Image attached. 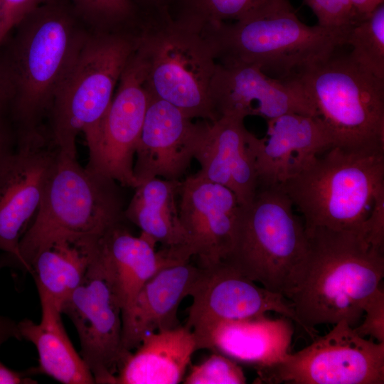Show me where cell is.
Here are the masks:
<instances>
[{
  "label": "cell",
  "instance_id": "obj_1",
  "mask_svg": "<svg viewBox=\"0 0 384 384\" xmlns=\"http://www.w3.org/2000/svg\"><path fill=\"white\" fill-rule=\"evenodd\" d=\"M306 250L282 291L299 324L311 336L315 326L346 321L355 327L381 287L384 250L361 232L305 228Z\"/></svg>",
  "mask_w": 384,
  "mask_h": 384
},
{
  "label": "cell",
  "instance_id": "obj_2",
  "mask_svg": "<svg viewBox=\"0 0 384 384\" xmlns=\"http://www.w3.org/2000/svg\"><path fill=\"white\" fill-rule=\"evenodd\" d=\"M90 31L65 0H48L11 31L9 41H3L0 80L16 138L46 126L43 121Z\"/></svg>",
  "mask_w": 384,
  "mask_h": 384
},
{
  "label": "cell",
  "instance_id": "obj_3",
  "mask_svg": "<svg viewBox=\"0 0 384 384\" xmlns=\"http://www.w3.org/2000/svg\"><path fill=\"white\" fill-rule=\"evenodd\" d=\"M124 209L116 181L82 168L76 154L58 149L38 210L20 240L18 263L31 272L36 255L57 240H101L124 223Z\"/></svg>",
  "mask_w": 384,
  "mask_h": 384
},
{
  "label": "cell",
  "instance_id": "obj_4",
  "mask_svg": "<svg viewBox=\"0 0 384 384\" xmlns=\"http://www.w3.org/2000/svg\"><path fill=\"white\" fill-rule=\"evenodd\" d=\"M223 63L255 65L268 76L292 80L344 46L340 35L308 26L289 0H280L243 19L203 28Z\"/></svg>",
  "mask_w": 384,
  "mask_h": 384
},
{
  "label": "cell",
  "instance_id": "obj_5",
  "mask_svg": "<svg viewBox=\"0 0 384 384\" xmlns=\"http://www.w3.org/2000/svg\"><path fill=\"white\" fill-rule=\"evenodd\" d=\"M279 187L302 214L305 228L363 233L384 197V151L332 146Z\"/></svg>",
  "mask_w": 384,
  "mask_h": 384
},
{
  "label": "cell",
  "instance_id": "obj_6",
  "mask_svg": "<svg viewBox=\"0 0 384 384\" xmlns=\"http://www.w3.org/2000/svg\"><path fill=\"white\" fill-rule=\"evenodd\" d=\"M90 31L54 97L46 127L59 149L77 154L82 132L88 150L95 144L120 77L134 53L137 35Z\"/></svg>",
  "mask_w": 384,
  "mask_h": 384
},
{
  "label": "cell",
  "instance_id": "obj_7",
  "mask_svg": "<svg viewBox=\"0 0 384 384\" xmlns=\"http://www.w3.org/2000/svg\"><path fill=\"white\" fill-rule=\"evenodd\" d=\"M295 79L334 146L384 151V80L337 50Z\"/></svg>",
  "mask_w": 384,
  "mask_h": 384
},
{
  "label": "cell",
  "instance_id": "obj_8",
  "mask_svg": "<svg viewBox=\"0 0 384 384\" xmlns=\"http://www.w3.org/2000/svg\"><path fill=\"white\" fill-rule=\"evenodd\" d=\"M136 52L149 94L192 119H218L210 93L217 60L199 29L181 18L166 20L137 35Z\"/></svg>",
  "mask_w": 384,
  "mask_h": 384
},
{
  "label": "cell",
  "instance_id": "obj_9",
  "mask_svg": "<svg viewBox=\"0 0 384 384\" xmlns=\"http://www.w3.org/2000/svg\"><path fill=\"white\" fill-rule=\"evenodd\" d=\"M293 209L279 186L258 187L252 201L241 208L234 247L223 262L265 288L282 294L307 247L304 224Z\"/></svg>",
  "mask_w": 384,
  "mask_h": 384
},
{
  "label": "cell",
  "instance_id": "obj_10",
  "mask_svg": "<svg viewBox=\"0 0 384 384\" xmlns=\"http://www.w3.org/2000/svg\"><path fill=\"white\" fill-rule=\"evenodd\" d=\"M257 373L256 383L383 384L384 342L365 338L342 320L326 335Z\"/></svg>",
  "mask_w": 384,
  "mask_h": 384
},
{
  "label": "cell",
  "instance_id": "obj_11",
  "mask_svg": "<svg viewBox=\"0 0 384 384\" xmlns=\"http://www.w3.org/2000/svg\"><path fill=\"white\" fill-rule=\"evenodd\" d=\"M60 310L76 329L80 354L95 383L115 384L117 373L131 351L123 346L122 308L100 247L82 281Z\"/></svg>",
  "mask_w": 384,
  "mask_h": 384
},
{
  "label": "cell",
  "instance_id": "obj_12",
  "mask_svg": "<svg viewBox=\"0 0 384 384\" xmlns=\"http://www.w3.org/2000/svg\"><path fill=\"white\" fill-rule=\"evenodd\" d=\"M149 94L136 48L130 57L102 120L97 140L88 150L85 169L135 188L134 156Z\"/></svg>",
  "mask_w": 384,
  "mask_h": 384
},
{
  "label": "cell",
  "instance_id": "obj_13",
  "mask_svg": "<svg viewBox=\"0 0 384 384\" xmlns=\"http://www.w3.org/2000/svg\"><path fill=\"white\" fill-rule=\"evenodd\" d=\"M16 142L0 164V250L18 262L20 240L38 210L58 148L46 129Z\"/></svg>",
  "mask_w": 384,
  "mask_h": 384
},
{
  "label": "cell",
  "instance_id": "obj_14",
  "mask_svg": "<svg viewBox=\"0 0 384 384\" xmlns=\"http://www.w3.org/2000/svg\"><path fill=\"white\" fill-rule=\"evenodd\" d=\"M185 326L194 334L199 349L218 322L240 320L277 312L299 324L295 312L282 294L269 290L225 262L201 267L191 294Z\"/></svg>",
  "mask_w": 384,
  "mask_h": 384
},
{
  "label": "cell",
  "instance_id": "obj_15",
  "mask_svg": "<svg viewBox=\"0 0 384 384\" xmlns=\"http://www.w3.org/2000/svg\"><path fill=\"white\" fill-rule=\"evenodd\" d=\"M178 215L184 235L183 260L201 267L225 260L235 242L242 206L228 188L196 174L181 181Z\"/></svg>",
  "mask_w": 384,
  "mask_h": 384
},
{
  "label": "cell",
  "instance_id": "obj_16",
  "mask_svg": "<svg viewBox=\"0 0 384 384\" xmlns=\"http://www.w3.org/2000/svg\"><path fill=\"white\" fill-rule=\"evenodd\" d=\"M210 93L218 118L257 116L267 121L292 112L317 117L295 79L270 77L255 65L217 62Z\"/></svg>",
  "mask_w": 384,
  "mask_h": 384
},
{
  "label": "cell",
  "instance_id": "obj_17",
  "mask_svg": "<svg viewBox=\"0 0 384 384\" xmlns=\"http://www.w3.org/2000/svg\"><path fill=\"white\" fill-rule=\"evenodd\" d=\"M267 122L263 138L250 134L258 187L279 186L334 146L330 134L318 117L292 112Z\"/></svg>",
  "mask_w": 384,
  "mask_h": 384
},
{
  "label": "cell",
  "instance_id": "obj_18",
  "mask_svg": "<svg viewBox=\"0 0 384 384\" xmlns=\"http://www.w3.org/2000/svg\"><path fill=\"white\" fill-rule=\"evenodd\" d=\"M199 128L200 122L149 94L134 163L138 185L155 177L181 181L194 159Z\"/></svg>",
  "mask_w": 384,
  "mask_h": 384
},
{
  "label": "cell",
  "instance_id": "obj_19",
  "mask_svg": "<svg viewBox=\"0 0 384 384\" xmlns=\"http://www.w3.org/2000/svg\"><path fill=\"white\" fill-rule=\"evenodd\" d=\"M245 119L221 116L213 122H200L194 159L201 169L196 174L231 190L243 207L258 188L255 159Z\"/></svg>",
  "mask_w": 384,
  "mask_h": 384
},
{
  "label": "cell",
  "instance_id": "obj_20",
  "mask_svg": "<svg viewBox=\"0 0 384 384\" xmlns=\"http://www.w3.org/2000/svg\"><path fill=\"white\" fill-rule=\"evenodd\" d=\"M201 273V267L188 261L168 265L152 276L122 318L124 348L131 351L146 335L178 326L179 305L191 296Z\"/></svg>",
  "mask_w": 384,
  "mask_h": 384
},
{
  "label": "cell",
  "instance_id": "obj_21",
  "mask_svg": "<svg viewBox=\"0 0 384 384\" xmlns=\"http://www.w3.org/2000/svg\"><path fill=\"white\" fill-rule=\"evenodd\" d=\"M292 320L265 315L216 323L208 333L203 349H210L253 366L257 370L282 362L291 352Z\"/></svg>",
  "mask_w": 384,
  "mask_h": 384
},
{
  "label": "cell",
  "instance_id": "obj_22",
  "mask_svg": "<svg viewBox=\"0 0 384 384\" xmlns=\"http://www.w3.org/2000/svg\"><path fill=\"white\" fill-rule=\"evenodd\" d=\"M155 245L142 235L134 236L124 223L110 229L100 240V254L119 299L122 318L144 284L159 270L184 262L167 248L156 251Z\"/></svg>",
  "mask_w": 384,
  "mask_h": 384
},
{
  "label": "cell",
  "instance_id": "obj_23",
  "mask_svg": "<svg viewBox=\"0 0 384 384\" xmlns=\"http://www.w3.org/2000/svg\"><path fill=\"white\" fill-rule=\"evenodd\" d=\"M199 350L185 325L146 335L120 366L115 384H177Z\"/></svg>",
  "mask_w": 384,
  "mask_h": 384
},
{
  "label": "cell",
  "instance_id": "obj_24",
  "mask_svg": "<svg viewBox=\"0 0 384 384\" xmlns=\"http://www.w3.org/2000/svg\"><path fill=\"white\" fill-rule=\"evenodd\" d=\"M41 306L38 324L29 319L18 323L22 338L37 349L38 363L35 375L44 374L64 384L95 383L86 363L77 353L61 319V311L46 294L38 292Z\"/></svg>",
  "mask_w": 384,
  "mask_h": 384
},
{
  "label": "cell",
  "instance_id": "obj_25",
  "mask_svg": "<svg viewBox=\"0 0 384 384\" xmlns=\"http://www.w3.org/2000/svg\"><path fill=\"white\" fill-rule=\"evenodd\" d=\"M181 181L155 177L140 183L124 213L142 235L155 245L161 243L180 258L184 235L176 198Z\"/></svg>",
  "mask_w": 384,
  "mask_h": 384
},
{
  "label": "cell",
  "instance_id": "obj_26",
  "mask_svg": "<svg viewBox=\"0 0 384 384\" xmlns=\"http://www.w3.org/2000/svg\"><path fill=\"white\" fill-rule=\"evenodd\" d=\"M100 240L63 239L40 251L31 263L30 272L38 292L48 295L60 309L82 281Z\"/></svg>",
  "mask_w": 384,
  "mask_h": 384
},
{
  "label": "cell",
  "instance_id": "obj_27",
  "mask_svg": "<svg viewBox=\"0 0 384 384\" xmlns=\"http://www.w3.org/2000/svg\"><path fill=\"white\" fill-rule=\"evenodd\" d=\"M349 55L361 68L384 80V4L357 21L345 38Z\"/></svg>",
  "mask_w": 384,
  "mask_h": 384
},
{
  "label": "cell",
  "instance_id": "obj_28",
  "mask_svg": "<svg viewBox=\"0 0 384 384\" xmlns=\"http://www.w3.org/2000/svg\"><path fill=\"white\" fill-rule=\"evenodd\" d=\"M280 0H186L181 17L198 29L243 19Z\"/></svg>",
  "mask_w": 384,
  "mask_h": 384
},
{
  "label": "cell",
  "instance_id": "obj_29",
  "mask_svg": "<svg viewBox=\"0 0 384 384\" xmlns=\"http://www.w3.org/2000/svg\"><path fill=\"white\" fill-rule=\"evenodd\" d=\"M92 31L124 29L137 16L134 0H65Z\"/></svg>",
  "mask_w": 384,
  "mask_h": 384
},
{
  "label": "cell",
  "instance_id": "obj_30",
  "mask_svg": "<svg viewBox=\"0 0 384 384\" xmlns=\"http://www.w3.org/2000/svg\"><path fill=\"white\" fill-rule=\"evenodd\" d=\"M185 384H244L247 379L237 361L214 352L202 363L191 367Z\"/></svg>",
  "mask_w": 384,
  "mask_h": 384
},
{
  "label": "cell",
  "instance_id": "obj_31",
  "mask_svg": "<svg viewBox=\"0 0 384 384\" xmlns=\"http://www.w3.org/2000/svg\"><path fill=\"white\" fill-rule=\"evenodd\" d=\"M315 14L319 26L345 38L358 19L351 0H303Z\"/></svg>",
  "mask_w": 384,
  "mask_h": 384
},
{
  "label": "cell",
  "instance_id": "obj_32",
  "mask_svg": "<svg viewBox=\"0 0 384 384\" xmlns=\"http://www.w3.org/2000/svg\"><path fill=\"white\" fill-rule=\"evenodd\" d=\"M363 314V322L353 327L354 330L363 337L368 336L377 342H384V291L382 287L370 298Z\"/></svg>",
  "mask_w": 384,
  "mask_h": 384
},
{
  "label": "cell",
  "instance_id": "obj_33",
  "mask_svg": "<svg viewBox=\"0 0 384 384\" xmlns=\"http://www.w3.org/2000/svg\"><path fill=\"white\" fill-rule=\"evenodd\" d=\"M47 1L48 0H1V43L11 31L26 15Z\"/></svg>",
  "mask_w": 384,
  "mask_h": 384
},
{
  "label": "cell",
  "instance_id": "obj_34",
  "mask_svg": "<svg viewBox=\"0 0 384 384\" xmlns=\"http://www.w3.org/2000/svg\"><path fill=\"white\" fill-rule=\"evenodd\" d=\"M33 375V368L23 371H16L0 362V384H36L38 381L31 378Z\"/></svg>",
  "mask_w": 384,
  "mask_h": 384
},
{
  "label": "cell",
  "instance_id": "obj_35",
  "mask_svg": "<svg viewBox=\"0 0 384 384\" xmlns=\"http://www.w3.org/2000/svg\"><path fill=\"white\" fill-rule=\"evenodd\" d=\"M10 338L23 339L18 328V323L0 315V345Z\"/></svg>",
  "mask_w": 384,
  "mask_h": 384
},
{
  "label": "cell",
  "instance_id": "obj_36",
  "mask_svg": "<svg viewBox=\"0 0 384 384\" xmlns=\"http://www.w3.org/2000/svg\"><path fill=\"white\" fill-rule=\"evenodd\" d=\"M358 21L368 17L384 0H351Z\"/></svg>",
  "mask_w": 384,
  "mask_h": 384
},
{
  "label": "cell",
  "instance_id": "obj_37",
  "mask_svg": "<svg viewBox=\"0 0 384 384\" xmlns=\"http://www.w3.org/2000/svg\"><path fill=\"white\" fill-rule=\"evenodd\" d=\"M12 151L10 130L5 123L4 117H0V164Z\"/></svg>",
  "mask_w": 384,
  "mask_h": 384
},
{
  "label": "cell",
  "instance_id": "obj_38",
  "mask_svg": "<svg viewBox=\"0 0 384 384\" xmlns=\"http://www.w3.org/2000/svg\"><path fill=\"white\" fill-rule=\"evenodd\" d=\"M6 112H7L6 103L0 80V117H4Z\"/></svg>",
  "mask_w": 384,
  "mask_h": 384
},
{
  "label": "cell",
  "instance_id": "obj_39",
  "mask_svg": "<svg viewBox=\"0 0 384 384\" xmlns=\"http://www.w3.org/2000/svg\"><path fill=\"white\" fill-rule=\"evenodd\" d=\"M142 1L152 3V4H159V2L162 1L163 0H142Z\"/></svg>",
  "mask_w": 384,
  "mask_h": 384
},
{
  "label": "cell",
  "instance_id": "obj_40",
  "mask_svg": "<svg viewBox=\"0 0 384 384\" xmlns=\"http://www.w3.org/2000/svg\"><path fill=\"white\" fill-rule=\"evenodd\" d=\"M1 0H0V44L1 41Z\"/></svg>",
  "mask_w": 384,
  "mask_h": 384
}]
</instances>
